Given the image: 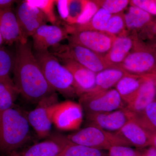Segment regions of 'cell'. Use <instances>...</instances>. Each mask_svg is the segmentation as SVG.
I'll return each instance as SVG.
<instances>
[{
	"instance_id": "cell-28",
	"label": "cell",
	"mask_w": 156,
	"mask_h": 156,
	"mask_svg": "<svg viewBox=\"0 0 156 156\" xmlns=\"http://www.w3.org/2000/svg\"><path fill=\"white\" fill-rule=\"evenodd\" d=\"M125 14L120 13L112 15L109 20L105 32L116 37L126 34Z\"/></svg>"
},
{
	"instance_id": "cell-11",
	"label": "cell",
	"mask_w": 156,
	"mask_h": 156,
	"mask_svg": "<svg viewBox=\"0 0 156 156\" xmlns=\"http://www.w3.org/2000/svg\"><path fill=\"white\" fill-rule=\"evenodd\" d=\"M135 117L126 107L109 112L86 114L88 126L115 133Z\"/></svg>"
},
{
	"instance_id": "cell-15",
	"label": "cell",
	"mask_w": 156,
	"mask_h": 156,
	"mask_svg": "<svg viewBox=\"0 0 156 156\" xmlns=\"http://www.w3.org/2000/svg\"><path fill=\"white\" fill-rule=\"evenodd\" d=\"M72 143L67 136L55 134L47 140L32 146L20 156H59Z\"/></svg>"
},
{
	"instance_id": "cell-34",
	"label": "cell",
	"mask_w": 156,
	"mask_h": 156,
	"mask_svg": "<svg viewBox=\"0 0 156 156\" xmlns=\"http://www.w3.org/2000/svg\"><path fill=\"white\" fill-rule=\"evenodd\" d=\"M68 4L69 0L55 1V4L57 6L59 16L65 23H66L68 18Z\"/></svg>"
},
{
	"instance_id": "cell-20",
	"label": "cell",
	"mask_w": 156,
	"mask_h": 156,
	"mask_svg": "<svg viewBox=\"0 0 156 156\" xmlns=\"http://www.w3.org/2000/svg\"><path fill=\"white\" fill-rule=\"evenodd\" d=\"M145 80L144 76L128 74L123 77L116 84V89L127 105L134 100Z\"/></svg>"
},
{
	"instance_id": "cell-7",
	"label": "cell",
	"mask_w": 156,
	"mask_h": 156,
	"mask_svg": "<svg viewBox=\"0 0 156 156\" xmlns=\"http://www.w3.org/2000/svg\"><path fill=\"white\" fill-rule=\"evenodd\" d=\"M120 67L131 75L145 76L156 73V54L151 48L136 40L131 53Z\"/></svg>"
},
{
	"instance_id": "cell-21",
	"label": "cell",
	"mask_w": 156,
	"mask_h": 156,
	"mask_svg": "<svg viewBox=\"0 0 156 156\" xmlns=\"http://www.w3.org/2000/svg\"><path fill=\"white\" fill-rule=\"evenodd\" d=\"M128 74V73L120 67H111L103 70L96 74V85L93 90H109L115 86L123 77Z\"/></svg>"
},
{
	"instance_id": "cell-37",
	"label": "cell",
	"mask_w": 156,
	"mask_h": 156,
	"mask_svg": "<svg viewBox=\"0 0 156 156\" xmlns=\"http://www.w3.org/2000/svg\"><path fill=\"white\" fill-rule=\"evenodd\" d=\"M151 146L156 149V133L152 134L151 136Z\"/></svg>"
},
{
	"instance_id": "cell-38",
	"label": "cell",
	"mask_w": 156,
	"mask_h": 156,
	"mask_svg": "<svg viewBox=\"0 0 156 156\" xmlns=\"http://www.w3.org/2000/svg\"><path fill=\"white\" fill-rule=\"evenodd\" d=\"M3 44H4V41H3L2 37V34L0 31V47H2V45Z\"/></svg>"
},
{
	"instance_id": "cell-24",
	"label": "cell",
	"mask_w": 156,
	"mask_h": 156,
	"mask_svg": "<svg viewBox=\"0 0 156 156\" xmlns=\"http://www.w3.org/2000/svg\"><path fill=\"white\" fill-rule=\"evenodd\" d=\"M135 117L152 134L156 133V100L149 105L142 112L135 115Z\"/></svg>"
},
{
	"instance_id": "cell-5",
	"label": "cell",
	"mask_w": 156,
	"mask_h": 156,
	"mask_svg": "<svg viewBox=\"0 0 156 156\" xmlns=\"http://www.w3.org/2000/svg\"><path fill=\"white\" fill-rule=\"evenodd\" d=\"M72 143L95 148L108 150L116 146H131L130 144L115 132H109L92 126H88L68 135Z\"/></svg>"
},
{
	"instance_id": "cell-25",
	"label": "cell",
	"mask_w": 156,
	"mask_h": 156,
	"mask_svg": "<svg viewBox=\"0 0 156 156\" xmlns=\"http://www.w3.org/2000/svg\"><path fill=\"white\" fill-rule=\"evenodd\" d=\"M31 5L35 6L40 9L45 15L48 21L53 25H60L58 20L54 12V0H26Z\"/></svg>"
},
{
	"instance_id": "cell-2",
	"label": "cell",
	"mask_w": 156,
	"mask_h": 156,
	"mask_svg": "<svg viewBox=\"0 0 156 156\" xmlns=\"http://www.w3.org/2000/svg\"><path fill=\"white\" fill-rule=\"evenodd\" d=\"M30 136L27 114L14 107L0 112V152L14 151L26 143Z\"/></svg>"
},
{
	"instance_id": "cell-1",
	"label": "cell",
	"mask_w": 156,
	"mask_h": 156,
	"mask_svg": "<svg viewBox=\"0 0 156 156\" xmlns=\"http://www.w3.org/2000/svg\"><path fill=\"white\" fill-rule=\"evenodd\" d=\"M14 57L13 82L23 97L38 103L55 93L46 80L28 42L16 43Z\"/></svg>"
},
{
	"instance_id": "cell-32",
	"label": "cell",
	"mask_w": 156,
	"mask_h": 156,
	"mask_svg": "<svg viewBox=\"0 0 156 156\" xmlns=\"http://www.w3.org/2000/svg\"><path fill=\"white\" fill-rule=\"evenodd\" d=\"M109 156H142V154L129 147L116 146L108 150Z\"/></svg>"
},
{
	"instance_id": "cell-27",
	"label": "cell",
	"mask_w": 156,
	"mask_h": 156,
	"mask_svg": "<svg viewBox=\"0 0 156 156\" xmlns=\"http://www.w3.org/2000/svg\"><path fill=\"white\" fill-rule=\"evenodd\" d=\"M59 156H105L100 150L72 143Z\"/></svg>"
},
{
	"instance_id": "cell-17",
	"label": "cell",
	"mask_w": 156,
	"mask_h": 156,
	"mask_svg": "<svg viewBox=\"0 0 156 156\" xmlns=\"http://www.w3.org/2000/svg\"><path fill=\"white\" fill-rule=\"evenodd\" d=\"M137 39L135 37L129 36L127 34L116 37L110 50L104 56L107 64L111 67H120L133 50Z\"/></svg>"
},
{
	"instance_id": "cell-14",
	"label": "cell",
	"mask_w": 156,
	"mask_h": 156,
	"mask_svg": "<svg viewBox=\"0 0 156 156\" xmlns=\"http://www.w3.org/2000/svg\"><path fill=\"white\" fill-rule=\"evenodd\" d=\"M60 60L62 64L72 74L78 96H80L94 89L96 85L97 73L73 60Z\"/></svg>"
},
{
	"instance_id": "cell-3",
	"label": "cell",
	"mask_w": 156,
	"mask_h": 156,
	"mask_svg": "<svg viewBox=\"0 0 156 156\" xmlns=\"http://www.w3.org/2000/svg\"><path fill=\"white\" fill-rule=\"evenodd\" d=\"M51 88L66 97L77 95L71 73L49 50L34 53Z\"/></svg>"
},
{
	"instance_id": "cell-26",
	"label": "cell",
	"mask_w": 156,
	"mask_h": 156,
	"mask_svg": "<svg viewBox=\"0 0 156 156\" xmlns=\"http://www.w3.org/2000/svg\"><path fill=\"white\" fill-rule=\"evenodd\" d=\"M14 58L9 50L0 47V80H12L10 75L14 68Z\"/></svg>"
},
{
	"instance_id": "cell-10",
	"label": "cell",
	"mask_w": 156,
	"mask_h": 156,
	"mask_svg": "<svg viewBox=\"0 0 156 156\" xmlns=\"http://www.w3.org/2000/svg\"><path fill=\"white\" fill-rule=\"evenodd\" d=\"M83 109L80 103L66 101L56 105L53 115V123L63 131L77 130L83 121Z\"/></svg>"
},
{
	"instance_id": "cell-16",
	"label": "cell",
	"mask_w": 156,
	"mask_h": 156,
	"mask_svg": "<svg viewBox=\"0 0 156 156\" xmlns=\"http://www.w3.org/2000/svg\"><path fill=\"white\" fill-rule=\"evenodd\" d=\"M0 31L4 44L12 45L14 43H27L23 36L15 13L12 8L0 9Z\"/></svg>"
},
{
	"instance_id": "cell-31",
	"label": "cell",
	"mask_w": 156,
	"mask_h": 156,
	"mask_svg": "<svg viewBox=\"0 0 156 156\" xmlns=\"http://www.w3.org/2000/svg\"><path fill=\"white\" fill-rule=\"evenodd\" d=\"M96 1H87L83 13L74 25H81L88 23L100 9Z\"/></svg>"
},
{
	"instance_id": "cell-23",
	"label": "cell",
	"mask_w": 156,
	"mask_h": 156,
	"mask_svg": "<svg viewBox=\"0 0 156 156\" xmlns=\"http://www.w3.org/2000/svg\"><path fill=\"white\" fill-rule=\"evenodd\" d=\"M18 94L13 80H0V112L14 107Z\"/></svg>"
},
{
	"instance_id": "cell-35",
	"label": "cell",
	"mask_w": 156,
	"mask_h": 156,
	"mask_svg": "<svg viewBox=\"0 0 156 156\" xmlns=\"http://www.w3.org/2000/svg\"><path fill=\"white\" fill-rule=\"evenodd\" d=\"M17 2L13 0H0V9L12 8L13 5Z\"/></svg>"
},
{
	"instance_id": "cell-4",
	"label": "cell",
	"mask_w": 156,
	"mask_h": 156,
	"mask_svg": "<svg viewBox=\"0 0 156 156\" xmlns=\"http://www.w3.org/2000/svg\"><path fill=\"white\" fill-rule=\"evenodd\" d=\"M51 50L49 51L58 59L73 60L96 73L111 68L103 56L77 44H58L51 48Z\"/></svg>"
},
{
	"instance_id": "cell-6",
	"label": "cell",
	"mask_w": 156,
	"mask_h": 156,
	"mask_svg": "<svg viewBox=\"0 0 156 156\" xmlns=\"http://www.w3.org/2000/svg\"><path fill=\"white\" fill-rule=\"evenodd\" d=\"M116 89L92 90L80 96L79 103L86 114L109 112L126 107Z\"/></svg>"
},
{
	"instance_id": "cell-40",
	"label": "cell",
	"mask_w": 156,
	"mask_h": 156,
	"mask_svg": "<svg viewBox=\"0 0 156 156\" xmlns=\"http://www.w3.org/2000/svg\"></svg>"
},
{
	"instance_id": "cell-30",
	"label": "cell",
	"mask_w": 156,
	"mask_h": 156,
	"mask_svg": "<svg viewBox=\"0 0 156 156\" xmlns=\"http://www.w3.org/2000/svg\"><path fill=\"white\" fill-rule=\"evenodd\" d=\"M96 2L100 8L105 9L112 15L122 13L130 3L128 0H103Z\"/></svg>"
},
{
	"instance_id": "cell-19",
	"label": "cell",
	"mask_w": 156,
	"mask_h": 156,
	"mask_svg": "<svg viewBox=\"0 0 156 156\" xmlns=\"http://www.w3.org/2000/svg\"><path fill=\"white\" fill-rule=\"evenodd\" d=\"M145 80L143 83L133 101L126 108L137 115L142 112L147 107L154 101L156 97V85L152 80L144 76Z\"/></svg>"
},
{
	"instance_id": "cell-13",
	"label": "cell",
	"mask_w": 156,
	"mask_h": 156,
	"mask_svg": "<svg viewBox=\"0 0 156 156\" xmlns=\"http://www.w3.org/2000/svg\"><path fill=\"white\" fill-rule=\"evenodd\" d=\"M68 31L66 27L44 24L40 27L32 36L33 47L36 52L48 51L49 48L59 44L68 38Z\"/></svg>"
},
{
	"instance_id": "cell-36",
	"label": "cell",
	"mask_w": 156,
	"mask_h": 156,
	"mask_svg": "<svg viewBox=\"0 0 156 156\" xmlns=\"http://www.w3.org/2000/svg\"><path fill=\"white\" fill-rule=\"evenodd\" d=\"M142 154V156H156V149L151 147Z\"/></svg>"
},
{
	"instance_id": "cell-29",
	"label": "cell",
	"mask_w": 156,
	"mask_h": 156,
	"mask_svg": "<svg viewBox=\"0 0 156 156\" xmlns=\"http://www.w3.org/2000/svg\"><path fill=\"white\" fill-rule=\"evenodd\" d=\"M87 1L69 0V15L66 23L67 25H74L83 13Z\"/></svg>"
},
{
	"instance_id": "cell-12",
	"label": "cell",
	"mask_w": 156,
	"mask_h": 156,
	"mask_svg": "<svg viewBox=\"0 0 156 156\" xmlns=\"http://www.w3.org/2000/svg\"><path fill=\"white\" fill-rule=\"evenodd\" d=\"M15 14L23 36L27 41L28 37L32 36L40 27L48 22L41 10L27 1L19 3Z\"/></svg>"
},
{
	"instance_id": "cell-22",
	"label": "cell",
	"mask_w": 156,
	"mask_h": 156,
	"mask_svg": "<svg viewBox=\"0 0 156 156\" xmlns=\"http://www.w3.org/2000/svg\"><path fill=\"white\" fill-rule=\"evenodd\" d=\"M150 14L136 6L131 5L125 14L126 27L131 30L143 28L150 24L152 17Z\"/></svg>"
},
{
	"instance_id": "cell-33",
	"label": "cell",
	"mask_w": 156,
	"mask_h": 156,
	"mask_svg": "<svg viewBox=\"0 0 156 156\" xmlns=\"http://www.w3.org/2000/svg\"><path fill=\"white\" fill-rule=\"evenodd\" d=\"M130 2L131 5L136 6L151 15L156 16V1L133 0Z\"/></svg>"
},
{
	"instance_id": "cell-39",
	"label": "cell",
	"mask_w": 156,
	"mask_h": 156,
	"mask_svg": "<svg viewBox=\"0 0 156 156\" xmlns=\"http://www.w3.org/2000/svg\"><path fill=\"white\" fill-rule=\"evenodd\" d=\"M154 32L156 35V25L154 27Z\"/></svg>"
},
{
	"instance_id": "cell-18",
	"label": "cell",
	"mask_w": 156,
	"mask_h": 156,
	"mask_svg": "<svg viewBox=\"0 0 156 156\" xmlns=\"http://www.w3.org/2000/svg\"><path fill=\"white\" fill-rule=\"evenodd\" d=\"M115 133L126 140L131 146L144 148L151 146V133L140 124L136 117Z\"/></svg>"
},
{
	"instance_id": "cell-8",
	"label": "cell",
	"mask_w": 156,
	"mask_h": 156,
	"mask_svg": "<svg viewBox=\"0 0 156 156\" xmlns=\"http://www.w3.org/2000/svg\"><path fill=\"white\" fill-rule=\"evenodd\" d=\"M58 103L57 95L54 93L39 101L36 107L27 114L30 125L40 138L50 135L53 112Z\"/></svg>"
},
{
	"instance_id": "cell-9",
	"label": "cell",
	"mask_w": 156,
	"mask_h": 156,
	"mask_svg": "<svg viewBox=\"0 0 156 156\" xmlns=\"http://www.w3.org/2000/svg\"><path fill=\"white\" fill-rule=\"evenodd\" d=\"M70 34L69 43L81 45L103 57L110 50L116 38L105 32L93 30L77 31Z\"/></svg>"
}]
</instances>
